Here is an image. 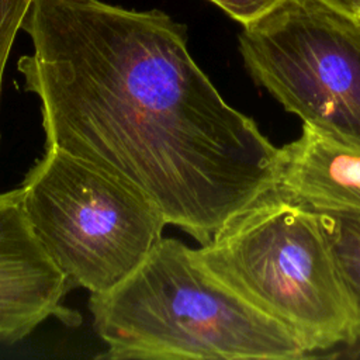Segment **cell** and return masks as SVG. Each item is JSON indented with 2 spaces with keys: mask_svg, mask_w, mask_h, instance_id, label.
I'll list each match as a JSON object with an SVG mask.
<instances>
[{
  "mask_svg": "<svg viewBox=\"0 0 360 360\" xmlns=\"http://www.w3.org/2000/svg\"><path fill=\"white\" fill-rule=\"evenodd\" d=\"M229 14L233 20L239 21L242 25L252 24L277 7H280L285 0H210Z\"/></svg>",
  "mask_w": 360,
  "mask_h": 360,
  "instance_id": "30bf717a",
  "label": "cell"
},
{
  "mask_svg": "<svg viewBox=\"0 0 360 360\" xmlns=\"http://www.w3.org/2000/svg\"><path fill=\"white\" fill-rule=\"evenodd\" d=\"M332 248L354 304L357 323L354 345H360V215L321 212Z\"/></svg>",
  "mask_w": 360,
  "mask_h": 360,
  "instance_id": "ba28073f",
  "label": "cell"
},
{
  "mask_svg": "<svg viewBox=\"0 0 360 360\" xmlns=\"http://www.w3.org/2000/svg\"><path fill=\"white\" fill-rule=\"evenodd\" d=\"M22 207L39 242L72 287L101 294L128 277L167 225L143 193L58 148L25 174Z\"/></svg>",
  "mask_w": 360,
  "mask_h": 360,
  "instance_id": "277c9868",
  "label": "cell"
},
{
  "mask_svg": "<svg viewBox=\"0 0 360 360\" xmlns=\"http://www.w3.org/2000/svg\"><path fill=\"white\" fill-rule=\"evenodd\" d=\"M281 149L277 188L318 212L360 215V139L302 124Z\"/></svg>",
  "mask_w": 360,
  "mask_h": 360,
  "instance_id": "52a82bcc",
  "label": "cell"
},
{
  "mask_svg": "<svg viewBox=\"0 0 360 360\" xmlns=\"http://www.w3.org/2000/svg\"><path fill=\"white\" fill-rule=\"evenodd\" d=\"M103 359L294 360L308 353L283 323L219 284L194 249L162 238L120 284L90 294Z\"/></svg>",
  "mask_w": 360,
  "mask_h": 360,
  "instance_id": "7a4b0ae2",
  "label": "cell"
},
{
  "mask_svg": "<svg viewBox=\"0 0 360 360\" xmlns=\"http://www.w3.org/2000/svg\"><path fill=\"white\" fill-rule=\"evenodd\" d=\"M214 280L292 330L308 353L354 345L357 315L323 215L273 187L194 249Z\"/></svg>",
  "mask_w": 360,
  "mask_h": 360,
  "instance_id": "3957f363",
  "label": "cell"
},
{
  "mask_svg": "<svg viewBox=\"0 0 360 360\" xmlns=\"http://www.w3.org/2000/svg\"><path fill=\"white\" fill-rule=\"evenodd\" d=\"M359 20H360V15H359Z\"/></svg>",
  "mask_w": 360,
  "mask_h": 360,
  "instance_id": "7c38bea8",
  "label": "cell"
},
{
  "mask_svg": "<svg viewBox=\"0 0 360 360\" xmlns=\"http://www.w3.org/2000/svg\"><path fill=\"white\" fill-rule=\"evenodd\" d=\"M34 0H0V94L6 63Z\"/></svg>",
  "mask_w": 360,
  "mask_h": 360,
  "instance_id": "9c48e42d",
  "label": "cell"
},
{
  "mask_svg": "<svg viewBox=\"0 0 360 360\" xmlns=\"http://www.w3.org/2000/svg\"><path fill=\"white\" fill-rule=\"evenodd\" d=\"M250 77L302 124L360 139V20L319 0H285L243 25Z\"/></svg>",
  "mask_w": 360,
  "mask_h": 360,
  "instance_id": "5b68a950",
  "label": "cell"
},
{
  "mask_svg": "<svg viewBox=\"0 0 360 360\" xmlns=\"http://www.w3.org/2000/svg\"><path fill=\"white\" fill-rule=\"evenodd\" d=\"M319 1L350 17L360 15V0H319Z\"/></svg>",
  "mask_w": 360,
  "mask_h": 360,
  "instance_id": "8fae6325",
  "label": "cell"
},
{
  "mask_svg": "<svg viewBox=\"0 0 360 360\" xmlns=\"http://www.w3.org/2000/svg\"><path fill=\"white\" fill-rule=\"evenodd\" d=\"M73 288L35 235L20 187L0 193V343H15L56 318L77 326L79 312L63 305Z\"/></svg>",
  "mask_w": 360,
  "mask_h": 360,
  "instance_id": "8992f818",
  "label": "cell"
},
{
  "mask_svg": "<svg viewBox=\"0 0 360 360\" xmlns=\"http://www.w3.org/2000/svg\"><path fill=\"white\" fill-rule=\"evenodd\" d=\"M18 60L41 101L45 148L143 193L200 245L277 186L283 149L231 107L167 13L101 0H34Z\"/></svg>",
  "mask_w": 360,
  "mask_h": 360,
  "instance_id": "6da1fadb",
  "label": "cell"
}]
</instances>
